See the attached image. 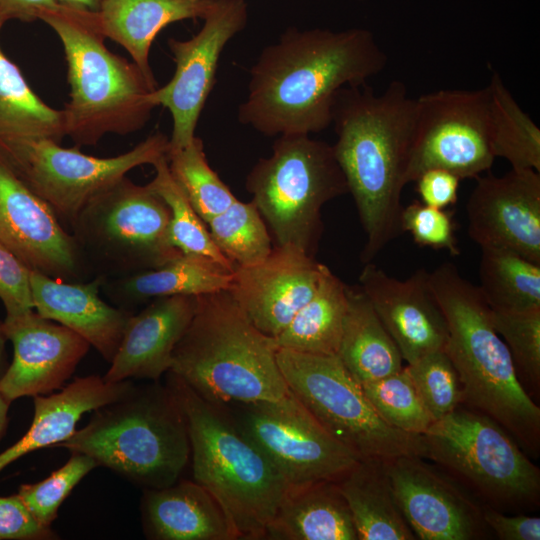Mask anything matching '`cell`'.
Listing matches in <instances>:
<instances>
[{
  "instance_id": "42",
  "label": "cell",
  "mask_w": 540,
  "mask_h": 540,
  "mask_svg": "<svg viewBox=\"0 0 540 540\" xmlns=\"http://www.w3.org/2000/svg\"><path fill=\"white\" fill-rule=\"evenodd\" d=\"M400 228L401 232H409L421 247L444 249L451 256L460 254L452 216L444 209L415 200L402 209Z\"/></svg>"
},
{
  "instance_id": "12",
  "label": "cell",
  "mask_w": 540,
  "mask_h": 540,
  "mask_svg": "<svg viewBox=\"0 0 540 540\" xmlns=\"http://www.w3.org/2000/svg\"><path fill=\"white\" fill-rule=\"evenodd\" d=\"M169 138L149 135L129 151L113 157L82 153L49 139L0 143L3 161L69 227L83 207L132 169L154 165L169 151Z\"/></svg>"
},
{
  "instance_id": "15",
  "label": "cell",
  "mask_w": 540,
  "mask_h": 540,
  "mask_svg": "<svg viewBox=\"0 0 540 540\" xmlns=\"http://www.w3.org/2000/svg\"><path fill=\"white\" fill-rule=\"evenodd\" d=\"M248 16L245 0H214L196 35L168 40L175 72L166 85L151 92V99L171 114L169 151L184 148L196 136L201 112L216 82L220 56L227 43L245 29Z\"/></svg>"
},
{
  "instance_id": "40",
  "label": "cell",
  "mask_w": 540,
  "mask_h": 540,
  "mask_svg": "<svg viewBox=\"0 0 540 540\" xmlns=\"http://www.w3.org/2000/svg\"><path fill=\"white\" fill-rule=\"evenodd\" d=\"M406 369L434 421L462 405L461 381L445 350L431 352L408 364Z\"/></svg>"
},
{
  "instance_id": "38",
  "label": "cell",
  "mask_w": 540,
  "mask_h": 540,
  "mask_svg": "<svg viewBox=\"0 0 540 540\" xmlns=\"http://www.w3.org/2000/svg\"><path fill=\"white\" fill-rule=\"evenodd\" d=\"M361 385L373 408L388 425L408 434L421 435L434 422L406 367Z\"/></svg>"
},
{
  "instance_id": "20",
  "label": "cell",
  "mask_w": 540,
  "mask_h": 540,
  "mask_svg": "<svg viewBox=\"0 0 540 540\" xmlns=\"http://www.w3.org/2000/svg\"><path fill=\"white\" fill-rule=\"evenodd\" d=\"M3 324L13 359L0 379V392L10 403L61 389L90 347L74 331L34 310L6 316Z\"/></svg>"
},
{
  "instance_id": "5",
  "label": "cell",
  "mask_w": 540,
  "mask_h": 540,
  "mask_svg": "<svg viewBox=\"0 0 540 540\" xmlns=\"http://www.w3.org/2000/svg\"><path fill=\"white\" fill-rule=\"evenodd\" d=\"M167 374L185 415L194 481L216 499L236 539H265L288 485L222 405Z\"/></svg>"
},
{
  "instance_id": "25",
  "label": "cell",
  "mask_w": 540,
  "mask_h": 540,
  "mask_svg": "<svg viewBox=\"0 0 540 540\" xmlns=\"http://www.w3.org/2000/svg\"><path fill=\"white\" fill-rule=\"evenodd\" d=\"M141 515L148 539H236L221 506L194 480H178L163 488L144 489Z\"/></svg>"
},
{
  "instance_id": "30",
  "label": "cell",
  "mask_w": 540,
  "mask_h": 540,
  "mask_svg": "<svg viewBox=\"0 0 540 540\" xmlns=\"http://www.w3.org/2000/svg\"><path fill=\"white\" fill-rule=\"evenodd\" d=\"M348 307L338 357L360 384L403 368V358L370 300L358 287L347 286Z\"/></svg>"
},
{
  "instance_id": "45",
  "label": "cell",
  "mask_w": 540,
  "mask_h": 540,
  "mask_svg": "<svg viewBox=\"0 0 540 540\" xmlns=\"http://www.w3.org/2000/svg\"><path fill=\"white\" fill-rule=\"evenodd\" d=\"M460 178L441 168L424 171L416 180L420 201L438 209H445L458 200Z\"/></svg>"
},
{
  "instance_id": "39",
  "label": "cell",
  "mask_w": 540,
  "mask_h": 540,
  "mask_svg": "<svg viewBox=\"0 0 540 540\" xmlns=\"http://www.w3.org/2000/svg\"><path fill=\"white\" fill-rule=\"evenodd\" d=\"M494 327L505 342L520 383L534 400L540 389V307L492 310Z\"/></svg>"
},
{
  "instance_id": "4",
  "label": "cell",
  "mask_w": 540,
  "mask_h": 540,
  "mask_svg": "<svg viewBox=\"0 0 540 540\" xmlns=\"http://www.w3.org/2000/svg\"><path fill=\"white\" fill-rule=\"evenodd\" d=\"M275 338L250 321L228 290L197 296L168 372L217 404L274 401L289 389L277 363Z\"/></svg>"
},
{
  "instance_id": "28",
  "label": "cell",
  "mask_w": 540,
  "mask_h": 540,
  "mask_svg": "<svg viewBox=\"0 0 540 540\" xmlns=\"http://www.w3.org/2000/svg\"><path fill=\"white\" fill-rule=\"evenodd\" d=\"M272 540H357L336 481L288 488L266 531Z\"/></svg>"
},
{
  "instance_id": "18",
  "label": "cell",
  "mask_w": 540,
  "mask_h": 540,
  "mask_svg": "<svg viewBox=\"0 0 540 540\" xmlns=\"http://www.w3.org/2000/svg\"><path fill=\"white\" fill-rule=\"evenodd\" d=\"M476 179L466 206L470 238L540 264V172L511 168Z\"/></svg>"
},
{
  "instance_id": "14",
  "label": "cell",
  "mask_w": 540,
  "mask_h": 540,
  "mask_svg": "<svg viewBox=\"0 0 540 540\" xmlns=\"http://www.w3.org/2000/svg\"><path fill=\"white\" fill-rule=\"evenodd\" d=\"M495 160L488 89H440L415 98L406 184L426 170L477 178Z\"/></svg>"
},
{
  "instance_id": "44",
  "label": "cell",
  "mask_w": 540,
  "mask_h": 540,
  "mask_svg": "<svg viewBox=\"0 0 540 540\" xmlns=\"http://www.w3.org/2000/svg\"><path fill=\"white\" fill-rule=\"evenodd\" d=\"M59 536L40 524L18 494L0 496V540H54Z\"/></svg>"
},
{
  "instance_id": "13",
  "label": "cell",
  "mask_w": 540,
  "mask_h": 540,
  "mask_svg": "<svg viewBox=\"0 0 540 540\" xmlns=\"http://www.w3.org/2000/svg\"><path fill=\"white\" fill-rule=\"evenodd\" d=\"M223 407L229 408L237 428L267 457L288 488L337 481L359 461L290 390L278 400Z\"/></svg>"
},
{
  "instance_id": "51",
  "label": "cell",
  "mask_w": 540,
  "mask_h": 540,
  "mask_svg": "<svg viewBox=\"0 0 540 540\" xmlns=\"http://www.w3.org/2000/svg\"><path fill=\"white\" fill-rule=\"evenodd\" d=\"M357 1H364V0H357Z\"/></svg>"
},
{
  "instance_id": "2",
  "label": "cell",
  "mask_w": 540,
  "mask_h": 540,
  "mask_svg": "<svg viewBox=\"0 0 540 540\" xmlns=\"http://www.w3.org/2000/svg\"><path fill=\"white\" fill-rule=\"evenodd\" d=\"M415 98L400 80L377 94L368 84L340 89L332 108L335 158L353 196L371 262L400 233L401 194L413 130Z\"/></svg>"
},
{
  "instance_id": "43",
  "label": "cell",
  "mask_w": 540,
  "mask_h": 540,
  "mask_svg": "<svg viewBox=\"0 0 540 540\" xmlns=\"http://www.w3.org/2000/svg\"><path fill=\"white\" fill-rule=\"evenodd\" d=\"M30 269L0 242V300L6 316L20 315L33 309Z\"/></svg>"
},
{
  "instance_id": "37",
  "label": "cell",
  "mask_w": 540,
  "mask_h": 540,
  "mask_svg": "<svg viewBox=\"0 0 540 540\" xmlns=\"http://www.w3.org/2000/svg\"><path fill=\"white\" fill-rule=\"evenodd\" d=\"M206 225L216 247L234 267L255 265L273 249L267 225L252 201L237 199Z\"/></svg>"
},
{
  "instance_id": "8",
  "label": "cell",
  "mask_w": 540,
  "mask_h": 540,
  "mask_svg": "<svg viewBox=\"0 0 540 540\" xmlns=\"http://www.w3.org/2000/svg\"><path fill=\"white\" fill-rule=\"evenodd\" d=\"M420 457L498 511L539 505L540 470L496 421L465 405L420 435Z\"/></svg>"
},
{
  "instance_id": "46",
  "label": "cell",
  "mask_w": 540,
  "mask_h": 540,
  "mask_svg": "<svg viewBox=\"0 0 540 540\" xmlns=\"http://www.w3.org/2000/svg\"><path fill=\"white\" fill-rule=\"evenodd\" d=\"M483 520L501 540H539L540 518L526 514L506 515L483 505Z\"/></svg>"
},
{
  "instance_id": "16",
  "label": "cell",
  "mask_w": 540,
  "mask_h": 540,
  "mask_svg": "<svg viewBox=\"0 0 540 540\" xmlns=\"http://www.w3.org/2000/svg\"><path fill=\"white\" fill-rule=\"evenodd\" d=\"M0 242L30 270L69 282L94 277L50 206L1 160Z\"/></svg>"
},
{
  "instance_id": "11",
  "label": "cell",
  "mask_w": 540,
  "mask_h": 540,
  "mask_svg": "<svg viewBox=\"0 0 540 540\" xmlns=\"http://www.w3.org/2000/svg\"><path fill=\"white\" fill-rule=\"evenodd\" d=\"M276 358L288 389L359 460L420 457V435L388 425L337 355L279 348Z\"/></svg>"
},
{
  "instance_id": "31",
  "label": "cell",
  "mask_w": 540,
  "mask_h": 540,
  "mask_svg": "<svg viewBox=\"0 0 540 540\" xmlns=\"http://www.w3.org/2000/svg\"><path fill=\"white\" fill-rule=\"evenodd\" d=\"M347 286L327 266L313 296L275 337L278 349L338 355L348 307Z\"/></svg>"
},
{
  "instance_id": "22",
  "label": "cell",
  "mask_w": 540,
  "mask_h": 540,
  "mask_svg": "<svg viewBox=\"0 0 540 540\" xmlns=\"http://www.w3.org/2000/svg\"><path fill=\"white\" fill-rule=\"evenodd\" d=\"M197 296L157 298L132 314L122 341L103 376L107 382L157 381L170 370L173 351L194 315Z\"/></svg>"
},
{
  "instance_id": "6",
  "label": "cell",
  "mask_w": 540,
  "mask_h": 540,
  "mask_svg": "<svg viewBox=\"0 0 540 540\" xmlns=\"http://www.w3.org/2000/svg\"><path fill=\"white\" fill-rule=\"evenodd\" d=\"M42 21L61 41L67 64L66 136L79 147L143 128L156 107L151 92L157 87L133 61L106 47L97 12L62 5Z\"/></svg>"
},
{
  "instance_id": "48",
  "label": "cell",
  "mask_w": 540,
  "mask_h": 540,
  "mask_svg": "<svg viewBox=\"0 0 540 540\" xmlns=\"http://www.w3.org/2000/svg\"><path fill=\"white\" fill-rule=\"evenodd\" d=\"M60 4L78 10L97 12L102 0H57Z\"/></svg>"
},
{
  "instance_id": "19",
  "label": "cell",
  "mask_w": 540,
  "mask_h": 540,
  "mask_svg": "<svg viewBox=\"0 0 540 540\" xmlns=\"http://www.w3.org/2000/svg\"><path fill=\"white\" fill-rule=\"evenodd\" d=\"M327 266L292 246H275L261 262L235 267L228 289L262 333L276 337L310 300Z\"/></svg>"
},
{
  "instance_id": "50",
  "label": "cell",
  "mask_w": 540,
  "mask_h": 540,
  "mask_svg": "<svg viewBox=\"0 0 540 540\" xmlns=\"http://www.w3.org/2000/svg\"><path fill=\"white\" fill-rule=\"evenodd\" d=\"M10 402L5 399V397L0 392V440L5 434L7 424H8V410Z\"/></svg>"
},
{
  "instance_id": "32",
  "label": "cell",
  "mask_w": 540,
  "mask_h": 540,
  "mask_svg": "<svg viewBox=\"0 0 540 540\" xmlns=\"http://www.w3.org/2000/svg\"><path fill=\"white\" fill-rule=\"evenodd\" d=\"M5 22L0 15V32ZM65 136L63 110L36 94L0 45V143L29 139L60 143Z\"/></svg>"
},
{
  "instance_id": "33",
  "label": "cell",
  "mask_w": 540,
  "mask_h": 540,
  "mask_svg": "<svg viewBox=\"0 0 540 540\" xmlns=\"http://www.w3.org/2000/svg\"><path fill=\"white\" fill-rule=\"evenodd\" d=\"M480 249L478 288L492 310L540 307V264L506 249Z\"/></svg>"
},
{
  "instance_id": "29",
  "label": "cell",
  "mask_w": 540,
  "mask_h": 540,
  "mask_svg": "<svg viewBox=\"0 0 540 540\" xmlns=\"http://www.w3.org/2000/svg\"><path fill=\"white\" fill-rule=\"evenodd\" d=\"M358 540L417 539L397 503L387 461L359 460L336 481Z\"/></svg>"
},
{
  "instance_id": "24",
  "label": "cell",
  "mask_w": 540,
  "mask_h": 540,
  "mask_svg": "<svg viewBox=\"0 0 540 540\" xmlns=\"http://www.w3.org/2000/svg\"><path fill=\"white\" fill-rule=\"evenodd\" d=\"M132 385L131 380L112 383L89 375L75 378L57 393L34 396L32 423L17 442L0 453V473L24 455L68 439L86 412L118 399Z\"/></svg>"
},
{
  "instance_id": "41",
  "label": "cell",
  "mask_w": 540,
  "mask_h": 540,
  "mask_svg": "<svg viewBox=\"0 0 540 540\" xmlns=\"http://www.w3.org/2000/svg\"><path fill=\"white\" fill-rule=\"evenodd\" d=\"M97 466L90 456L71 452V457L62 467L39 482L20 485L17 494L40 524L51 527L63 501Z\"/></svg>"
},
{
  "instance_id": "26",
  "label": "cell",
  "mask_w": 540,
  "mask_h": 540,
  "mask_svg": "<svg viewBox=\"0 0 540 540\" xmlns=\"http://www.w3.org/2000/svg\"><path fill=\"white\" fill-rule=\"evenodd\" d=\"M213 3L214 0H102L97 16L105 38L122 46L156 87L149 56L158 33L174 22L203 19Z\"/></svg>"
},
{
  "instance_id": "21",
  "label": "cell",
  "mask_w": 540,
  "mask_h": 540,
  "mask_svg": "<svg viewBox=\"0 0 540 540\" xmlns=\"http://www.w3.org/2000/svg\"><path fill=\"white\" fill-rule=\"evenodd\" d=\"M425 269L399 280L375 264L366 263L359 275L360 288L397 345L403 360L445 350L447 325L430 288Z\"/></svg>"
},
{
  "instance_id": "23",
  "label": "cell",
  "mask_w": 540,
  "mask_h": 540,
  "mask_svg": "<svg viewBox=\"0 0 540 540\" xmlns=\"http://www.w3.org/2000/svg\"><path fill=\"white\" fill-rule=\"evenodd\" d=\"M105 279L69 282L30 271L34 311L80 335L110 363L133 313L100 298Z\"/></svg>"
},
{
  "instance_id": "17",
  "label": "cell",
  "mask_w": 540,
  "mask_h": 540,
  "mask_svg": "<svg viewBox=\"0 0 540 540\" xmlns=\"http://www.w3.org/2000/svg\"><path fill=\"white\" fill-rule=\"evenodd\" d=\"M387 466L399 508L417 539L486 538L483 505L437 465L405 455Z\"/></svg>"
},
{
  "instance_id": "35",
  "label": "cell",
  "mask_w": 540,
  "mask_h": 540,
  "mask_svg": "<svg viewBox=\"0 0 540 540\" xmlns=\"http://www.w3.org/2000/svg\"><path fill=\"white\" fill-rule=\"evenodd\" d=\"M153 167L155 176L148 185L170 209L169 237L172 245L182 254L206 257L234 270L235 267L216 247L205 222L172 176L167 156L158 160Z\"/></svg>"
},
{
  "instance_id": "10",
  "label": "cell",
  "mask_w": 540,
  "mask_h": 540,
  "mask_svg": "<svg viewBox=\"0 0 540 540\" xmlns=\"http://www.w3.org/2000/svg\"><path fill=\"white\" fill-rule=\"evenodd\" d=\"M170 217L148 184L124 177L83 207L70 233L94 277L119 278L182 254L170 241Z\"/></svg>"
},
{
  "instance_id": "47",
  "label": "cell",
  "mask_w": 540,
  "mask_h": 540,
  "mask_svg": "<svg viewBox=\"0 0 540 540\" xmlns=\"http://www.w3.org/2000/svg\"><path fill=\"white\" fill-rule=\"evenodd\" d=\"M62 4L57 0H0V15L6 21L16 19L24 22L41 20L58 10Z\"/></svg>"
},
{
  "instance_id": "9",
  "label": "cell",
  "mask_w": 540,
  "mask_h": 540,
  "mask_svg": "<svg viewBox=\"0 0 540 540\" xmlns=\"http://www.w3.org/2000/svg\"><path fill=\"white\" fill-rule=\"evenodd\" d=\"M245 188L276 245H292L313 257L323 230L322 207L348 193L332 145L307 134L278 136L271 155L249 171Z\"/></svg>"
},
{
  "instance_id": "36",
  "label": "cell",
  "mask_w": 540,
  "mask_h": 540,
  "mask_svg": "<svg viewBox=\"0 0 540 540\" xmlns=\"http://www.w3.org/2000/svg\"><path fill=\"white\" fill-rule=\"evenodd\" d=\"M170 172L205 224L226 211L237 198L210 167L200 137L184 148L168 151Z\"/></svg>"
},
{
  "instance_id": "49",
  "label": "cell",
  "mask_w": 540,
  "mask_h": 540,
  "mask_svg": "<svg viewBox=\"0 0 540 540\" xmlns=\"http://www.w3.org/2000/svg\"><path fill=\"white\" fill-rule=\"evenodd\" d=\"M8 338L4 330L3 321H0V379L7 370L9 364L7 362L6 343Z\"/></svg>"
},
{
  "instance_id": "1",
  "label": "cell",
  "mask_w": 540,
  "mask_h": 540,
  "mask_svg": "<svg viewBox=\"0 0 540 540\" xmlns=\"http://www.w3.org/2000/svg\"><path fill=\"white\" fill-rule=\"evenodd\" d=\"M387 63L366 28L289 27L251 67L248 95L237 118L268 137L319 133L331 125L338 91L367 84Z\"/></svg>"
},
{
  "instance_id": "7",
  "label": "cell",
  "mask_w": 540,
  "mask_h": 540,
  "mask_svg": "<svg viewBox=\"0 0 540 540\" xmlns=\"http://www.w3.org/2000/svg\"><path fill=\"white\" fill-rule=\"evenodd\" d=\"M92 412L83 428L54 447L86 454L144 489L180 479L190 441L184 412L167 383L133 384Z\"/></svg>"
},
{
  "instance_id": "3",
  "label": "cell",
  "mask_w": 540,
  "mask_h": 540,
  "mask_svg": "<svg viewBox=\"0 0 540 540\" xmlns=\"http://www.w3.org/2000/svg\"><path fill=\"white\" fill-rule=\"evenodd\" d=\"M447 325L445 351L459 375L463 403L502 426L531 457L540 452V408L519 381L478 286L445 262L428 274Z\"/></svg>"
},
{
  "instance_id": "34",
  "label": "cell",
  "mask_w": 540,
  "mask_h": 540,
  "mask_svg": "<svg viewBox=\"0 0 540 540\" xmlns=\"http://www.w3.org/2000/svg\"><path fill=\"white\" fill-rule=\"evenodd\" d=\"M490 101L491 146L495 158L512 168L540 172V129L519 106L500 75L493 71L486 85Z\"/></svg>"
},
{
  "instance_id": "27",
  "label": "cell",
  "mask_w": 540,
  "mask_h": 540,
  "mask_svg": "<svg viewBox=\"0 0 540 540\" xmlns=\"http://www.w3.org/2000/svg\"><path fill=\"white\" fill-rule=\"evenodd\" d=\"M233 271L206 257L181 254L157 268L105 279L101 289L117 307L132 312L157 298L228 290Z\"/></svg>"
}]
</instances>
